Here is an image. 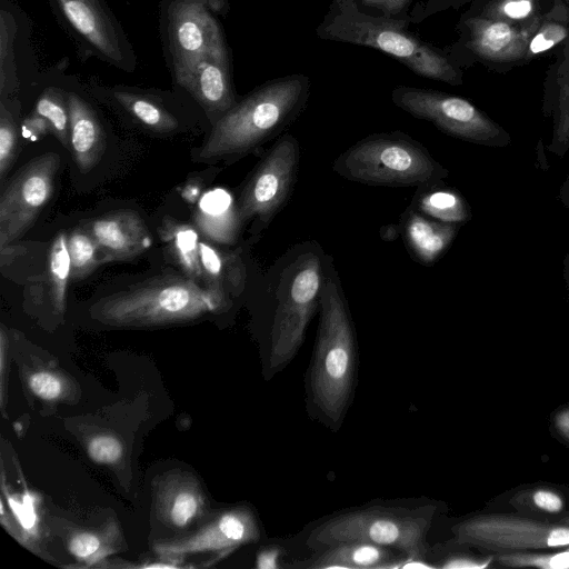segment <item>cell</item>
<instances>
[{"mask_svg": "<svg viewBox=\"0 0 569 569\" xmlns=\"http://www.w3.org/2000/svg\"><path fill=\"white\" fill-rule=\"evenodd\" d=\"M309 91V78L300 73L258 87L214 121L196 160L242 157L278 137L299 117Z\"/></svg>", "mask_w": 569, "mask_h": 569, "instance_id": "cell-1", "label": "cell"}, {"mask_svg": "<svg viewBox=\"0 0 569 569\" xmlns=\"http://www.w3.org/2000/svg\"><path fill=\"white\" fill-rule=\"evenodd\" d=\"M407 27V20L367 13L353 0H332L317 34L323 40L380 50L421 77L461 84L462 74L451 60Z\"/></svg>", "mask_w": 569, "mask_h": 569, "instance_id": "cell-2", "label": "cell"}, {"mask_svg": "<svg viewBox=\"0 0 569 569\" xmlns=\"http://www.w3.org/2000/svg\"><path fill=\"white\" fill-rule=\"evenodd\" d=\"M223 306V293L204 289L189 277L170 274L107 296L90 313L112 327H151L194 320Z\"/></svg>", "mask_w": 569, "mask_h": 569, "instance_id": "cell-3", "label": "cell"}, {"mask_svg": "<svg viewBox=\"0 0 569 569\" xmlns=\"http://www.w3.org/2000/svg\"><path fill=\"white\" fill-rule=\"evenodd\" d=\"M356 340L338 278L328 276L320 292V321L310 370V392L319 411L338 421L348 406L355 377Z\"/></svg>", "mask_w": 569, "mask_h": 569, "instance_id": "cell-4", "label": "cell"}, {"mask_svg": "<svg viewBox=\"0 0 569 569\" xmlns=\"http://www.w3.org/2000/svg\"><path fill=\"white\" fill-rule=\"evenodd\" d=\"M332 169L347 180L381 187L420 188L449 176L425 146L401 131L358 140L336 158Z\"/></svg>", "mask_w": 569, "mask_h": 569, "instance_id": "cell-5", "label": "cell"}, {"mask_svg": "<svg viewBox=\"0 0 569 569\" xmlns=\"http://www.w3.org/2000/svg\"><path fill=\"white\" fill-rule=\"evenodd\" d=\"M433 507H369L331 517L313 528L306 545L317 551L343 541H365L425 559Z\"/></svg>", "mask_w": 569, "mask_h": 569, "instance_id": "cell-6", "label": "cell"}, {"mask_svg": "<svg viewBox=\"0 0 569 569\" xmlns=\"http://www.w3.org/2000/svg\"><path fill=\"white\" fill-rule=\"evenodd\" d=\"M392 102L415 118L431 122L453 138L485 147L505 148L509 132L470 101L441 91L397 86Z\"/></svg>", "mask_w": 569, "mask_h": 569, "instance_id": "cell-7", "label": "cell"}, {"mask_svg": "<svg viewBox=\"0 0 569 569\" xmlns=\"http://www.w3.org/2000/svg\"><path fill=\"white\" fill-rule=\"evenodd\" d=\"M457 543L496 555L550 550L569 546V526L515 513H483L452 528Z\"/></svg>", "mask_w": 569, "mask_h": 569, "instance_id": "cell-8", "label": "cell"}, {"mask_svg": "<svg viewBox=\"0 0 569 569\" xmlns=\"http://www.w3.org/2000/svg\"><path fill=\"white\" fill-rule=\"evenodd\" d=\"M300 147L282 134L266 152L243 187L236 208L239 222L254 220L262 230L288 203L298 176Z\"/></svg>", "mask_w": 569, "mask_h": 569, "instance_id": "cell-9", "label": "cell"}, {"mask_svg": "<svg viewBox=\"0 0 569 569\" xmlns=\"http://www.w3.org/2000/svg\"><path fill=\"white\" fill-rule=\"evenodd\" d=\"M289 289L274 315L270 368L282 369L301 347L308 325L320 307V292L325 283L323 269L316 254H305L297 261Z\"/></svg>", "mask_w": 569, "mask_h": 569, "instance_id": "cell-10", "label": "cell"}, {"mask_svg": "<svg viewBox=\"0 0 569 569\" xmlns=\"http://www.w3.org/2000/svg\"><path fill=\"white\" fill-rule=\"evenodd\" d=\"M60 157L47 152L31 159L0 196V249L20 239L51 199Z\"/></svg>", "mask_w": 569, "mask_h": 569, "instance_id": "cell-11", "label": "cell"}, {"mask_svg": "<svg viewBox=\"0 0 569 569\" xmlns=\"http://www.w3.org/2000/svg\"><path fill=\"white\" fill-rule=\"evenodd\" d=\"M170 37L177 81L208 54H227L222 32L208 0H179L170 9Z\"/></svg>", "mask_w": 569, "mask_h": 569, "instance_id": "cell-12", "label": "cell"}, {"mask_svg": "<svg viewBox=\"0 0 569 569\" xmlns=\"http://www.w3.org/2000/svg\"><path fill=\"white\" fill-rule=\"evenodd\" d=\"M260 529L253 512L238 507L217 516L192 536L154 546L157 555L167 560L182 561L199 552L229 553L238 547L258 541Z\"/></svg>", "mask_w": 569, "mask_h": 569, "instance_id": "cell-13", "label": "cell"}, {"mask_svg": "<svg viewBox=\"0 0 569 569\" xmlns=\"http://www.w3.org/2000/svg\"><path fill=\"white\" fill-rule=\"evenodd\" d=\"M86 228L99 247L102 263L130 260L152 244L144 220L132 210L101 216Z\"/></svg>", "mask_w": 569, "mask_h": 569, "instance_id": "cell-14", "label": "cell"}, {"mask_svg": "<svg viewBox=\"0 0 569 569\" xmlns=\"http://www.w3.org/2000/svg\"><path fill=\"white\" fill-rule=\"evenodd\" d=\"M463 26L467 47L479 58L492 62L523 61L529 26L520 27L478 14L465 19Z\"/></svg>", "mask_w": 569, "mask_h": 569, "instance_id": "cell-15", "label": "cell"}, {"mask_svg": "<svg viewBox=\"0 0 569 569\" xmlns=\"http://www.w3.org/2000/svg\"><path fill=\"white\" fill-rule=\"evenodd\" d=\"M179 83L193 94L209 114L218 116V119L237 103L227 54L206 56Z\"/></svg>", "mask_w": 569, "mask_h": 569, "instance_id": "cell-16", "label": "cell"}, {"mask_svg": "<svg viewBox=\"0 0 569 569\" xmlns=\"http://www.w3.org/2000/svg\"><path fill=\"white\" fill-rule=\"evenodd\" d=\"M73 29L112 62L123 52L113 21L98 0H57Z\"/></svg>", "mask_w": 569, "mask_h": 569, "instance_id": "cell-17", "label": "cell"}, {"mask_svg": "<svg viewBox=\"0 0 569 569\" xmlns=\"http://www.w3.org/2000/svg\"><path fill=\"white\" fill-rule=\"evenodd\" d=\"M393 548L365 541H343L317 550L308 560L297 562L302 568H400L403 558L392 551Z\"/></svg>", "mask_w": 569, "mask_h": 569, "instance_id": "cell-18", "label": "cell"}, {"mask_svg": "<svg viewBox=\"0 0 569 569\" xmlns=\"http://www.w3.org/2000/svg\"><path fill=\"white\" fill-rule=\"evenodd\" d=\"M70 113V149L73 160L83 173L92 170L106 150L102 127L91 107L76 93L67 96Z\"/></svg>", "mask_w": 569, "mask_h": 569, "instance_id": "cell-19", "label": "cell"}, {"mask_svg": "<svg viewBox=\"0 0 569 569\" xmlns=\"http://www.w3.org/2000/svg\"><path fill=\"white\" fill-rule=\"evenodd\" d=\"M403 239L413 257L432 266L450 247L461 224L441 222L409 209L402 220Z\"/></svg>", "mask_w": 569, "mask_h": 569, "instance_id": "cell-20", "label": "cell"}, {"mask_svg": "<svg viewBox=\"0 0 569 569\" xmlns=\"http://www.w3.org/2000/svg\"><path fill=\"white\" fill-rule=\"evenodd\" d=\"M543 111L552 119L548 150L563 158L569 150V37L565 41L555 83L546 97Z\"/></svg>", "mask_w": 569, "mask_h": 569, "instance_id": "cell-21", "label": "cell"}, {"mask_svg": "<svg viewBox=\"0 0 569 569\" xmlns=\"http://www.w3.org/2000/svg\"><path fill=\"white\" fill-rule=\"evenodd\" d=\"M203 497L193 481L168 482L159 497L160 513L174 528L190 526L203 510Z\"/></svg>", "mask_w": 569, "mask_h": 569, "instance_id": "cell-22", "label": "cell"}, {"mask_svg": "<svg viewBox=\"0 0 569 569\" xmlns=\"http://www.w3.org/2000/svg\"><path fill=\"white\" fill-rule=\"evenodd\" d=\"M413 203L418 211L441 222L462 224L471 219L465 198L442 182L418 188Z\"/></svg>", "mask_w": 569, "mask_h": 569, "instance_id": "cell-23", "label": "cell"}, {"mask_svg": "<svg viewBox=\"0 0 569 569\" xmlns=\"http://www.w3.org/2000/svg\"><path fill=\"white\" fill-rule=\"evenodd\" d=\"M528 30L526 62L566 41L569 37V7L556 0L550 10L540 14Z\"/></svg>", "mask_w": 569, "mask_h": 569, "instance_id": "cell-24", "label": "cell"}, {"mask_svg": "<svg viewBox=\"0 0 569 569\" xmlns=\"http://www.w3.org/2000/svg\"><path fill=\"white\" fill-rule=\"evenodd\" d=\"M234 221H238L237 211L232 210L229 196L216 190L207 193L197 213V223L208 237L217 241H229Z\"/></svg>", "mask_w": 569, "mask_h": 569, "instance_id": "cell-25", "label": "cell"}, {"mask_svg": "<svg viewBox=\"0 0 569 569\" xmlns=\"http://www.w3.org/2000/svg\"><path fill=\"white\" fill-rule=\"evenodd\" d=\"M164 241L176 260L189 278L204 280L199 256V240L194 229L188 224L164 220L161 227Z\"/></svg>", "mask_w": 569, "mask_h": 569, "instance_id": "cell-26", "label": "cell"}, {"mask_svg": "<svg viewBox=\"0 0 569 569\" xmlns=\"http://www.w3.org/2000/svg\"><path fill=\"white\" fill-rule=\"evenodd\" d=\"M71 279V262L67 244V236L60 232L51 243L48 256V280L50 300L53 311L63 315L66 310V292Z\"/></svg>", "mask_w": 569, "mask_h": 569, "instance_id": "cell-27", "label": "cell"}, {"mask_svg": "<svg viewBox=\"0 0 569 569\" xmlns=\"http://www.w3.org/2000/svg\"><path fill=\"white\" fill-rule=\"evenodd\" d=\"M117 101L137 120L157 132H171L178 127L177 119L153 100L124 91L114 93Z\"/></svg>", "mask_w": 569, "mask_h": 569, "instance_id": "cell-28", "label": "cell"}, {"mask_svg": "<svg viewBox=\"0 0 569 569\" xmlns=\"http://www.w3.org/2000/svg\"><path fill=\"white\" fill-rule=\"evenodd\" d=\"M116 538L117 531L113 527L101 533L80 531L70 538L68 549L78 561L93 566L116 552Z\"/></svg>", "mask_w": 569, "mask_h": 569, "instance_id": "cell-29", "label": "cell"}, {"mask_svg": "<svg viewBox=\"0 0 569 569\" xmlns=\"http://www.w3.org/2000/svg\"><path fill=\"white\" fill-rule=\"evenodd\" d=\"M71 262V279L88 277L102 263L99 247L87 228H77L67 236Z\"/></svg>", "mask_w": 569, "mask_h": 569, "instance_id": "cell-30", "label": "cell"}, {"mask_svg": "<svg viewBox=\"0 0 569 569\" xmlns=\"http://www.w3.org/2000/svg\"><path fill=\"white\" fill-rule=\"evenodd\" d=\"M34 112L48 120L51 131L66 148L70 149V113L68 100L57 89L49 88L39 97Z\"/></svg>", "mask_w": 569, "mask_h": 569, "instance_id": "cell-31", "label": "cell"}, {"mask_svg": "<svg viewBox=\"0 0 569 569\" xmlns=\"http://www.w3.org/2000/svg\"><path fill=\"white\" fill-rule=\"evenodd\" d=\"M540 14L539 0H487L478 16L528 27Z\"/></svg>", "mask_w": 569, "mask_h": 569, "instance_id": "cell-32", "label": "cell"}, {"mask_svg": "<svg viewBox=\"0 0 569 569\" xmlns=\"http://www.w3.org/2000/svg\"><path fill=\"white\" fill-rule=\"evenodd\" d=\"M495 560L508 568L569 569V546L542 552L501 553Z\"/></svg>", "mask_w": 569, "mask_h": 569, "instance_id": "cell-33", "label": "cell"}, {"mask_svg": "<svg viewBox=\"0 0 569 569\" xmlns=\"http://www.w3.org/2000/svg\"><path fill=\"white\" fill-rule=\"evenodd\" d=\"M513 502L518 508L547 515H557L565 509V498L556 489L549 487H535L520 491Z\"/></svg>", "mask_w": 569, "mask_h": 569, "instance_id": "cell-34", "label": "cell"}, {"mask_svg": "<svg viewBox=\"0 0 569 569\" xmlns=\"http://www.w3.org/2000/svg\"><path fill=\"white\" fill-rule=\"evenodd\" d=\"M199 256L204 281H207L210 289L223 293L224 282L229 281L230 274V272H227L230 269L227 267L224 257L204 242H199Z\"/></svg>", "mask_w": 569, "mask_h": 569, "instance_id": "cell-35", "label": "cell"}, {"mask_svg": "<svg viewBox=\"0 0 569 569\" xmlns=\"http://www.w3.org/2000/svg\"><path fill=\"white\" fill-rule=\"evenodd\" d=\"M18 133L11 113L6 109L4 104L0 106V179H4L6 174L12 167L17 154Z\"/></svg>", "mask_w": 569, "mask_h": 569, "instance_id": "cell-36", "label": "cell"}, {"mask_svg": "<svg viewBox=\"0 0 569 569\" xmlns=\"http://www.w3.org/2000/svg\"><path fill=\"white\" fill-rule=\"evenodd\" d=\"M27 383L36 397L46 401L59 400L66 391L62 377L49 370H37L30 373Z\"/></svg>", "mask_w": 569, "mask_h": 569, "instance_id": "cell-37", "label": "cell"}, {"mask_svg": "<svg viewBox=\"0 0 569 569\" xmlns=\"http://www.w3.org/2000/svg\"><path fill=\"white\" fill-rule=\"evenodd\" d=\"M88 456L97 463H116L123 455L121 441L111 435H98L88 442Z\"/></svg>", "mask_w": 569, "mask_h": 569, "instance_id": "cell-38", "label": "cell"}, {"mask_svg": "<svg viewBox=\"0 0 569 569\" xmlns=\"http://www.w3.org/2000/svg\"><path fill=\"white\" fill-rule=\"evenodd\" d=\"M0 88L1 92L6 87V81L9 78L10 66H11V57H12V39L13 31L10 26L9 19H6V12H1V23H0Z\"/></svg>", "mask_w": 569, "mask_h": 569, "instance_id": "cell-39", "label": "cell"}, {"mask_svg": "<svg viewBox=\"0 0 569 569\" xmlns=\"http://www.w3.org/2000/svg\"><path fill=\"white\" fill-rule=\"evenodd\" d=\"M412 0H358L363 7L379 11L385 17L397 18Z\"/></svg>", "mask_w": 569, "mask_h": 569, "instance_id": "cell-40", "label": "cell"}, {"mask_svg": "<svg viewBox=\"0 0 569 569\" xmlns=\"http://www.w3.org/2000/svg\"><path fill=\"white\" fill-rule=\"evenodd\" d=\"M495 560L493 556L475 557L467 555H455L445 560L440 567L451 569L487 568Z\"/></svg>", "mask_w": 569, "mask_h": 569, "instance_id": "cell-41", "label": "cell"}, {"mask_svg": "<svg viewBox=\"0 0 569 569\" xmlns=\"http://www.w3.org/2000/svg\"><path fill=\"white\" fill-rule=\"evenodd\" d=\"M22 134L30 140H38L51 131V126L46 118L32 112L22 122Z\"/></svg>", "mask_w": 569, "mask_h": 569, "instance_id": "cell-42", "label": "cell"}, {"mask_svg": "<svg viewBox=\"0 0 569 569\" xmlns=\"http://www.w3.org/2000/svg\"><path fill=\"white\" fill-rule=\"evenodd\" d=\"M282 549L277 547H267L259 551L257 555L256 566L259 569H278V563Z\"/></svg>", "mask_w": 569, "mask_h": 569, "instance_id": "cell-43", "label": "cell"}, {"mask_svg": "<svg viewBox=\"0 0 569 569\" xmlns=\"http://www.w3.org/2000/svg\"><path fill=\"white\" fill-rule=\"evenodd\" d=\"M470 0H429L423 8V12L420 16V19H425L430 14H433L439 11H443L450 8L457 9L462 4L467 3Z\"/></svg>", "mask_w": 569, "mask_h": 569, "instance_id": "cell-44", "label": "cell"}, {"mask_svg": "<svg viewBox=\"0 0 569 569\" xmlns=\"http://www.w3.org/2000/svg\"><path fill=\"white\" fill-rule=\"evenodd\" d=\"M552 421L556 431L569 442V406L558 409Z\"/></svg>", "mask_w": 569, "mask_h": 569, "instance_id": "cell-45", "label": "cell"}, {"mask_svg": "<svg viewBox=\"0 0 569 569\" xmlns=\"http://www.w3.org/2000/svg\"><path fill=\"white\" fill-rule=\"evenodd\" d=\"M558 198L560 202L569 210V173L560 186Z\"/></svg>", "mask_w": 569, "mask_h": 569, "instance_id": "cell-46", "label": "cell"}, {"mask_svg": "<svg viewBox=\"0 0 569 569\" xmlns=\"http://www.w3.org/2000/svg\"><path fill=\"white\" fill-rule=\"evenodd\" d=\"M562 274H563L567 292L569 296V252L563 258Z\"/></svg>", "mask_w": 569, "mask_h": 569, "instance_id": "cell-47", "label": "cell"}, {"mask_svg": "<svg viewBox=\"0 0 569 569\" xmlns=\"http://www.w3.org/2000/svg\"><path fill=\"white\" fill-rule=\"evenodd\" d=\"M561 522H563V523H566V525H568V526H569V516H568V517H566Z\"/></svg>", "mask_w": 569, "mask_h": 569, "instance_id": "cell-48", "label": "cell"}, {"mask_svg": "<svg viewBox=\"0 0 569 569\" xmlns=\"http://www.w3.org/2000/svg\"><path fill=\"white\" fill-rule=\"evenodd\" d=\"M353 1H356V2H357L358 0H353Z\"/></svg>", "mask_w": 569, "mask_h": 569, "instance_id": "cell-49", "label": "cell"}]
</instances>
